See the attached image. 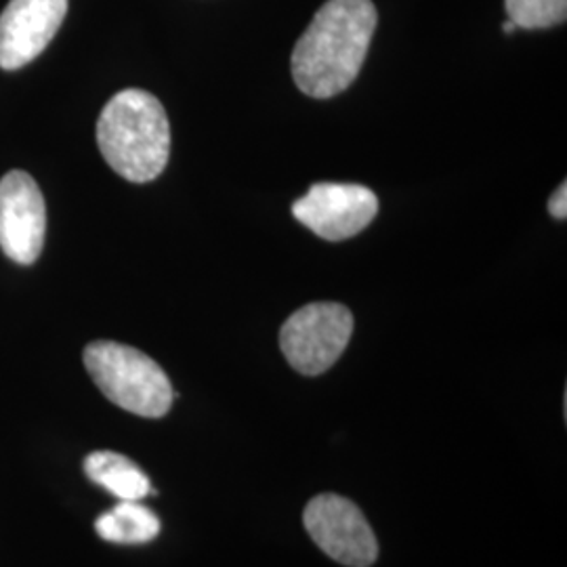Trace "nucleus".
Masks as SVG:
<instances>
[{
	"mask_svg": "<svg viewBox=\"0 0 567 567\" xmlns=\"http://www.w3.org/2000/svg\"><path fill=\"white\" fill-rule=\"evenodd\" d=\"M379 13L372 0H328L292 51V76L305 95L328 100L347 91L364 65Z\"/></svg>",
	"mask_w": 567,
	"mask_h": 567,
	"instance_id": "1",
	"label": "nucleus"
},
{
	"mask_svg": "<svg viewBox=\"0 0 567 567\" xmlns=\"http://www.w3.org/2000/svg\"><path fill=\"white\" fill-rule=\"evenodd\" d=\"M97 145L122 179L150 183L171 156V124L163 103L142 89H124L103 105Z\"/></svg>",
	"mask_w": 567,
	"mask_h": 567,
	"instance_id": "2",
	"label": "nucleus"
},
{
	"mask_svg": "<svg viewBox=\"0 0 567 567\" xmlns=\"http://www.w3.org/2000/svg\"><path fill=\"white\" fill-rule=\"evenodd\" d=\"M84 368L103 395L143 419H163L173 405V386L161 365L128 344L93 341L82 353Z\"/></svg>",
	"mask_w": 567,
	"mask_h": 567,
	"instance_id": "3",
	"label": "nucleus"
},
{
	"mask_svg": "<svg viewBox=\"0 0 567 567\" xmlns=\"http://www.w3.org/2000/svg\"><path fill=\"white\" fill-rule=\"evenodd\" d=\"M353 332V316L341 303L305 305L280 330L284 358L305 377H318L343 355Z\"/></svg>",
	"mask_w": 567,
	"mask_h": 567,
	"instance_id": "4",
	"label": "nucleus"
},
{
	"mask_svg": "<svg viewBox=\"0 0 567 567\" xmlns=\"http://www.w3.org/2000/svg\"><path fill=\"white\" fill-rule=\"evenodd\" d=\"M307 534L328 557L347 567H370L379 559V543L364 513L339 494H320L305 507Z\"/></svg>",
	"mask_w": 567,
	"mask_h": 567,
	"instance_id": "5",
	"label": "nucleus"
},
{
	"mask_svg": "<svg viewBox=\"0 0 567 567\" xmlns=\"http://www.w3.org/2000/svg\"><path fill=\"white\" fill-rule=\"evenodd\" d=\"M297 221L328 243L358 236L379 215L377 194L360 183H316L292 204Z\"/></svg>",
	"mask_w": 567,
	"mask_h": 567,
	"instance_id": "6",
	"label": "nucleus"
},
{
	"mask_svg": "<svg viewBox=\"0 0 567 567\" xmlns=\"http://www.w3.org/2000/svg\"><path fill=\"white\" fill-rule=\"evenodd\" d=\"M47 234V206L39 183L23 171L0 179V250L16 264L39 261Z\"/></svg>",
	"mask_w": 567,
	"mask_h": 567,
	"instance_id": "7",
	"label": "nucleus"
},
{
	"mask_svg": "<svg viewBox=\"0 0 567 567\" xmlns=\"http://www.w3.org/2000/svg\"><path fill=\"white\" fill-rule=\"evenodd\" d=\"M65 13L68 0H11L0 13V68L13 72L37 60Z\"/></svg>",
	"mask_w": 567,
	"mask_h": 567,
	"instance_id": "8",
	"label": "nucleus"
},
{
	"mask_svg": "<svg viewBox=\"0 0 567 567\" xmlns=\"http://www.w3.org/2000/svg\"><path fill=\"white\" fill-rule=\"evenodd\" d=\"M84 473L118 501H143L152 492V484L140 465L110 450L91 452L84 458Z\"/></svg>",
	"mask_w": 567,
	"mask_h": 567,
	"instance_id": "9",
	"label": "nucleus"
},
{
	"mask_svg": "<svg viewBox=\"0 0 567 567\" xmlns=\"http://www.w3.org/2000/svg\"><path fill=\"white\" fill-rule=\"evenodd\" d=\"M100 538L116 545H143L158 536L161 519L140 501H121L95 522Z\"/></svg>",
	"mask_w": 567,
	"mask_h": 567,
	"instance_id": "10",
	"label": "nucleus"
},
{
	"mask_svg": "<svg viewBox=\"0 0 567 567\" xmlns=\"http://www.w3.org/2000/svg\"><path fill=\"white\" fill-rule=\"evenodd\" d=\"M505 9L522 30H545L567 18V0H505Z\"/></svg>",
	"mask_w": 567,
	"mask_h": 567,
	"instance_id": "11",
	"label": "nucleus"
},
{
	"mask_svg": "<svg viewBox=\"0 0 567 567\" xmlns=\"http://www.w3.org/2000/svg\"><path fill=\"white\" fill-rule=\"evenodd\" d=\"M548 213L555 217V219H566L567 217V183L564 182L555 192L553 196L548 198Z\"/></svg>",
	"mask_w": 567,
	"mask_h": 567,
	"instance_id": "12",
	"label": "nucleus"
},
{
	"mask_svg": "<svg viewBox=\"0 0 567 567\" xmlns=\"http://www.w3.org/2000/svg\"><path fill=\"white\" fill-rule=\"evenodd\" d=\"M515 30H519V28H517L513 21L507 20L505 23H503V32H505V34H513Z\"/></svg>",
	"mask_w": 567,
	"mask_h": 567,
	"instance_id": "13",
	"label": "nucleus"
}]
</instances>
